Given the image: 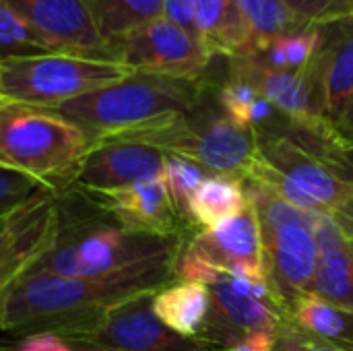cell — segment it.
Instances as JSON below:
<instances>
[{
    "mask_svg": "<svg viewBox=\"0 0 353 351\" xmlns=\"http://www.w3.org/2000/svg\"><path fill=\"white\" fill-rule=\"evenodd\" d=\"M172 273L72 279L27 273L0 300V331L17 335L56 333L68 339L89 329L105 310L141 294H155Z\"/></svg>",
    "mask_w": 353,
    "mask_h": 351,
    "instance_id": "cell-1",
    "label": "cell"
},
{
    "mask_svg": "<svg viewBox=\"0 0 353 351\" xmlns=\"http://www.w3.org/2000/svg\"><path fill=\"white\" fill-rule=\"evenodd\" d=\"M207 91V79L130 72L50 110L72 122L95 147L180 118L194 110Z\"/></svg>",
    "mask_w": 353,
    "mask_h": 351,
    "instance_id": "cell-2",
    "label": "cell"
},
{
    "mask_svg": "<svg viewBox=\"0 0 353 351\" xmlns=\"http://www.w3.org/2000/svg\"><path fill=\"white\" fill-rule=\"evenodd\" d=\"M180 244L174 238L132 234L91 221H60L52 248L29 273H52L72 279H108L118 275L174 273Z\"/></svg>",
    "mask_w": 353,
    "mask_h": 351,
    "instance_id": "cell-3",
    "label": "cell"
},
{
    "mask_svg": "<svg viewBox=\"0 0 353 351\" xmlns=\"http://www.w3.org/2000/svg\"><path fill=\"white\" fill-rule=\"evenodd\" d=\"M91 149L93 143L54 110L0 99V168L56 192L74 182Z\"/></svg>",
    "mask_w": 353,
    "mask_h": 351,
    "instance_id": "cell-4",
    "label": "cell"
},
{
    "mask_svg": "<svg viewBox=\"0 0 353 351\" xmlns=\"http://www.w3.org/2000/svg\"><path fill=\"white\" fill-rule=\"evenodd\" d=\"M196 161L215 176L246 178L259 157V132L238 126L223 112L203 116V101L188 114L122 139ZM112 143V141H110Z\"/></svg>",
    "mask_w": 353,
    "mask_h": 351,
    "instance_id": "cell-5",
    "label": "cell"
},
{
    "mask_svg": "<svg viewBox=\"0 0 353 351\" xmlns=\"http://www.w3.org/2000/svg\"><path fill=\"white\" fill-rule=\"evenodd\" d=\"M110 60L52 52L0 62V99L56 108L130 74Z\"/></svg>",
    "mask_w": 353,
    "mask_h": 351,
    "instance_id": "cell-6",
    "label": "cell"
},
{
    "mask_svg": "<svg viewBox=\"0 0 353 351\" xmlns=\"http://www.w3.org/2000/svg\"><path fill=\"white\" fill-rule=\"evenodd\" d=\"M246 178L271 186L288 203L310 213L333 215L353 197V182L285 134L259 137V157Z\"/></svg>",
    "mask_w": 353,
    "mask_h": 351,
    "instance_id": "cell-7",
    "label": "cell"
},
{
    "mask_svg": "<svg viewBox=\"0 0 353 351\" xmlns=\"http://www.w3.org/2000/svg\"><path fill=\"white\" fill-rule=\"evenodd\" d=\"M108 60L132 72L207 79L213 56L194 33L159 17L110 43Z\"/></svg>",
    "mask_w": 353,
    "mask_h": 351,
    "instance_id": "cell-8",
    "label": "cell"
},
{
    "mask_svg": "<svg viewBox=\"0 0 353 351\" xmlns=\"http://www.w3.org/2000/svg\"><path fill=\"white\" fill-rule=\"evenodd\" d=\"M155 294H141L112 306L89 329L66 341L105 351H215L209 339L182 337L168 329L153 312Z\"/></svg>",
    "mask_w": 353,
    "mask_h": 351,
    "instance_id": "cell-9",
    "label": "cell"
},
{
    "mask_svg": "<svg viewBox=\"0 0 353 351\" xmlns=\"http://www.w3.org/2000/svg\"><path fill=\"white\" fill-rule=\"evenodd\" d=\"M58 232L56 192H46L0 219V300L52 248Z\"/></svg>",
    "mask_w": 353,
    "mask_h": 351,
    "instance_id": "cell-10",
    "label": "cell"
},
{
    "mask_svg": "<svg viewBox=\"0 0 353 351\" xmlns=\"http://www.w3.org/2000/svg\"><path fill=\"white\" fill-rule=\"evenodd\" d=\"M163 163L165 153L149 145L126 141L99 143L83 159L72 186L83 192L126 188L161 178Z\"/></svg>",
    "mask_w": 353,
    "mask_h": 351,
    "instance_id": "cell-11",
    "label": "cell"
},
{
    "mask_svg": "<svg viewBox=\"0 0 353 351\" xmlns=\"http://www.w3.org/2000/svg\"><path fill=\"white\" fill-rule=\"evenodd\" d=\"M261 238L269 281L292 308L300 296L310 292L319 265L312 223H288L261 234Z\"/></svg>",
    "mask_w": 353,
    "mask_h": 351,
    "instance_id": "cell-12",
    "label": "cell"
},
{
    "mask_svg": "<svg viewBox=\"0 0 353 351\" xmlns=\"http://www.w3.org/2000/svg\"><path fill=\"white\" fill-rule=\"evenodd\" d=\"M60 52L108 60L85 0H4Z\"/></svg>",
    "mask_w": 353,
    "mask_h": 351,
    "instance_id": "cell-13",
    "label": "cell"
},
{
    "mask_svg": "<svg viewBox=\"0 0 353 351\" xmlns=\"http://www.w3.org/2000/svg\"><path fill=\"white\" fill-rule=\"evenodd\" d=\"M85 197L101 211L114 215L126 232L174 238L176 219L180 215L170 199L163 176L126 188L91 190L85 192Z\"/></svg>",
    "mask_w": 353,
    "mask_h": 351,
    "instance_id": "cell-14",
    "label": "cell"
},
{
    "mask_svg": "<svg viewBox=\"0 0 353 351\" xmlns=\"http://www.w3.org/2000/svg\"><path fill=\"white\" fill-rule=\"evenodd\" d=\"M192 244L221 271H236L252 279H269L261 225L250 203L242 213L217 223L215 228L203 230Z\"/></svg>",
    "mask_w": 353,
    "mask_h": 351,
    "instance_id": "cell-15",
    "label": "cell"
},
{
    "mask_svg": "<svg viewBox=\"0 0 353 351\" xmlns=\"http://www.w3.org/2000/svg\"><path fill=\"white\" fill-rule=\"evenodd\" d=\"M321 27L323 43L314 56L319 108L321 116L337 126L353 97V14L321 23Z\"/></svg>",
    "mask_w": 353,
    "mask_h": 351,
    "instance_id": "cell-16",
    "label": "cell"
},
{
    "mask_svg": "<svg viewBox=\"0 0 353 351\" xmlns=\"http://www.w3.org/2000/svg\"><path fill=\"white\" fill-rule=\"evenodd\" d=\"M312 232L319 248V265L308 294L353 314L352 242L331 213H319Z\"/></svg>",
    "mask_w": 353,
    "mask_h": 351,
    "instance_id": "cell-17",
    "label": "cell"
},
{
    "mask_svg": "<svg viewBox=\"0 0 353 351\" xmlns=\"http://www.w3.org/2000/svg\"><path fill=\"white\" fill-rule=\"evenodd\" d=\"M194 33L213 58H236L252 41L236 0H194Z\"/></svg>",
    "mask_w": 353,
    "mask_h": 351,
    "instance_id": "cell-18",
    "label": "cell"
},
{
    "mask_svg": "<svg viewBox=\"0 0 353 351\" xmlns=\"http://www.w3.org/2000/svg\"><path fill=\"white\" fill-rule=\"evenodd\" d=\"M211 292V312L209 317L215 319L217 325H223L238 335H256V333H271L277 335L281 329V314L277 308L248 296L236 294L223 271L219 277L209 285Z\"/></svg>",
    "mask_w": 353,
    "mask_h": 351,
    "instance_id": "cell-19",
    "label": "cell"
},
{
    "mask_svg": "<svg viewBox=\"0 0 353 351\" xmlns=\"http://www.w3.org/2000/svg\"><path fill=\"white\" fill-rule=\"evenodd\" d=\"M155 317L182 337H199L211 312V292L201 283H178L153 296Z\"/></svg>",
    "mask_w": 353,
    "mask_h": 351,
    "instance_id": "cell-20",
    "label": "cell"
},
{
    "mask_svg": "<svg viewBox=\"0 0 353 351\" xmlns=\"http://www.w3.org/2000/svg\"><path fill=\"white\" fill-rule=\"evenodd\" d=\"M321 43H323V27L302 23L288 33H281L273 39L248 48L240 56H246L275 70H302L319 54Z\"/></svg>",
    "mask_w": 353,
    "mask_h": 351,
    "instance_id": "cell-21",
    "label": "cell"
},
{
    "mask_svg": "<svg viewBox=\"0 0 353 351\" xmlns=\"http://www.w3.org/2000/svg\"><path fill=\"white\" fill-rule=\"evenodd\" d=\"M248 207L242 178L209 176L192 194L188 205V217L201 223L205 230L242 213Z\"/></svg>",
    "mask_w": 353,
    "mask_h": 351,
    "instance_id": "cell-22",
    "label": "cell"
},
{
    "mask_svg": "<svg viewBox=\"0 0 353 351\" xmlns=\"http://www.w3.org/2000/svg\"><path fill=\"white\" fill-rule=\"evenodd\" d=\"M85 4L108 48L163 12V0H85Z\"/></svg>",
    "mask_w": 353,
    "mask_h": 351,
    "instance_id": "cell-23",
    "label": "cell"
},
{
    "mask_svg": "<svg viewBox=\"0 0 353 351\" xmlns=\"http://www.w3.org/2000/svg\"><path fill=\"white\" fill-rule=\"evenodd\" d=\"M292 321L296 327L308 335L345 345L347 339V312L335 308L333 304L304 294L292 304Z\"/></svg>",
    "mask_w": 353,
    "mask_h": 351,
    "instance_id": "cell-24",
    "label": "cell"
},
{
    "mask_svg": "<svg viewBox=\"0 0 353 351\" xmlns=\"http://www.w3.org/2000/svg\"><path fill=\"white\" fill-rule=\"evenodd\" d=\"M60 52L27 19L0 0V62Z\"/></svg>",
    "mask_w": 353,
    "mask_h": 351,
    "instance_id": "cell-25",
    "label": "cell"
},
{
    "mask_svg": "<svg viewBox=\"0 0 353 351\" xmlns=\"http://www.w3.org/2000/svg\"><path fill=\"white\" fill-rule=\"evenodd\" d=\"M250 31V48L302 25L283 0H236Z\"/></svg>",
    "mask_w": 353,
    "mask_h": 351,
    "instance_id": "cell-26",
    "label": "cell"
},
{
    "mask_svg": "<svg viewBox=\"0 0 353 351\" xmlns=\"http://www.w3.org/2000/svg\"><path fill=\"white\" fill-rule=\"evenodd\" d=\"M209 178V170L199 166L192 159L180 155H168L163 163V180L170 192V199L180 217H188V205L196 188Z\"/></svg>",
    "mask_w": 353,
    "mask_h": 351,
    "instance_id": "cell-27",
    "label": "cell"
},
{
    "mask_svg": "<svg viewBox=\"0 0 353 351\" xmlns=\"http://www.w3.org/2000/svg\"><path fill=\"white\" fill-rule=\"evenodd\" d=\"M46 192L54 190H50L46 184L31 176L0 168V219L8 217L10 213H14L17 209Z\"/></svg>",
    "mask_w": 353,
    "mask_h": 351,
    "instance_id": "cell-28",
    "label": "cell"
},
{
    "mask_svg": "<svg viewBox=\"0 0 353 351\" xmlns=\"http://www.w3.org/2000/svg\"><path fill=\"white\" fill-rule=\"evenodd\" d=\"M256 97L259 93L250 83L232 74L217 89V101L221 106V112L230 120H234L238 126H244V128H248V108L252 106Z\"/></svg>",
    "mask_w": 353,
    "mask_h": 351,
    "instance_id": "cell-29",
    "label": "cell"
},
{
    "mask_svg": "<svg viewBox=\"0 0 353 351\" xmlns=\"http://www.w3.org/2000/svg\"><path fill=\"white\" fill-rule=\"evenodd\" d=\"M294 17L302 23L321 25L341 17H350L353 0H283Z\"/></svg>",
    "mask_w": 353,
    "mask_h": 351,
    "instance_id": "cell-30",
    "label": "cell"
},
{
    "mask_svg": "<svg viewBox=\"0 0 353 351\" xmlns=\"http://www.w3.org/2000/svg\"><path fill=\"white\" fill-rule=\"evenodd\" d=\"M275 351H353V345H339L304 331L296 329H279Z\"/></svg>",
    "mask_w": 353,
    "mask_h": 351,
    "instance_id": "cell-31",
    "label": "cell"
},
{
    "mask_svg": "<svg viewBox=\"0 0 353 351\" xmlns=\"http://www.w3.org/2000/svg\"><path fill=\"white\" fill-rule=\"evenodd\" d=\"M0 351H74V348L56 333H31Z\"/></svg>",
    "mask_w": 353,
    "mask_h": 351,
    "instance_id": "cell-32",
    "label": "cell"
},
{
    "mask_svg": "<svg viewBox=\"0 0 353 351\" xmlns=\"http://www.w3.org/2000/svg\"><path fill=\"white\" fill-rule=\"evenodd\" d=\"M161 17L194 33V0H163Z\"/></svg>",
    "mask_w": 353,
    "mask_h": 351,
    "instance_id": "cell-33",
    "label": "cell"
},
{
    "mask_svg": "<svg viewBox=\"0 0 353 351\" xmlns=\"http://www.w3.org/2000/svg\"><path fill=\"white\" fill-rule=\"evenodd\" d=\"M275 343H277V335L256 333V335H246L230 351H275Z\"/></svg>",
    "mask_w": 353,
    "mask_h": 351,
    "instance_id": "cell-34",
    "label": "cell"
},
{
    "mask_svg": "<svg viewBox=\"0 0 353 351\" xmlns=\"http://www.w3.org/2000/svg\"><path fill=\"white\" fill-rule=\"evenodd\" d=\"M331 168L347 182H353V143H350L343 151L337 153V157L333 159Z\"/></svg>",
    "mask_w": 353,
    "mask_h": 351,
    "instance_id": "cell-35",
    "label": "cell"
},
{
    "mask_svg": "<svg viewBox=\"0 0 353 351\" xmlns=\"http://www.w3.org/2000/svg\"><path fill=\"white\" fill-rule=\"evenodd\" d=\"M333 219L337 221V225L343 230V234L353 242V197L347 199L335 213H333Z\"/></svg>",
    "mask_w": 353,
    "mask_h": 351,
    "instance_id": "cell-36",
    "label": "cell"
},
{
    "mask_svg": "<svg viewBox=\"0 0 353 351\" xmlns=\"http://www.w3.org/2000/svg\"><path fill=\"white\" fill-rule=\"evenodd\" d=\"M337 128H339V132H341L350 143H353V97L350 99V103H347V108H345V112H343V116H341Z\"/></svg>",
    "mask_w": 353,
    "mask_h": 351,
    "instance_id": "cell-37",
    "label": "cell"
},
{
    "mask_svg": "<svg viewBox=\"0 0 353 351\" xmlns=\"http://www.w3.org/2000/svg\"><path fill=\"white\" fill-rule=\"evenodd\" d=\"M345 345H353V314L347 312V339Z\"/></svg>",
    "mask_w": 353,
    "mask_h": 351,
    "instance_id": "cell-38",
    "label": "cell"
},
{
    "mask_svg": "<svg viewBox=\"0 0 353 351\" xmlns=\"http://www.w3.org/2000/svg\"><path fill=\"white\" fill-rule=\"evenodd\" d=\"M74 351H105V350H97V348H83V345H72Z\"/></svg>",
    "mask_w": 353,
    "mask_h": 351,
    "instance_id": "cell-39",
    "label": "cell"
},
{
    "mask_svg": "<svg viewBox=\"0 0 353 351\" xmlns=\"http://www.w3.org/2000/svg\"><path fill=\"white\" fill-rule=\"evenodd\" d=\"M350 242H352V240H350ZM352 248H353V242H352Z\"/></svg>",
    "mask_w": 353,
    "mask_h": 351,
    "instance_id": "cell-40",
    "label": "cell"
},
{
    "mask_svg": "<svg viewBox=\"0 0 353 351\" xmlns=\"http://www.w3.org/2000/svg\"><path fill=\"white\" fill-rule=\"evenodd\" d=\"M352 14H353V8H352Z\"/></svg>",
    "mask_w": 353,
    "mask_h": 351,
    "instance_id": "cell-41",
    "label": "cell"
}]
</instances>
